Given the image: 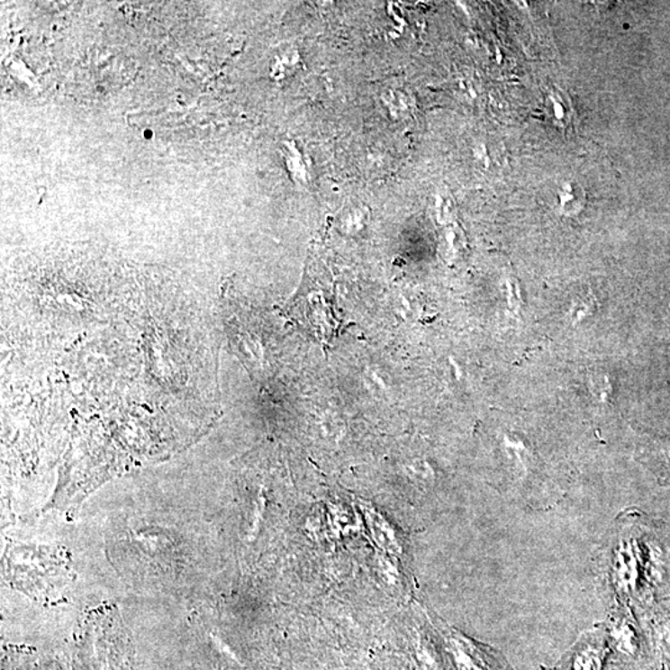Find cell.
Segmentation results:
<instances>
[{
    "mask_svg": "<svg viewBox=\"0 0 670 670\" xmlns=\"http://www.w3.org/2000/svg\"><path fill=\"white\" fill-rule=\"evenodd\" d=\"M550 100L551 104H553V112H554V117L555 121H557V123L566 124L567 121L570 120V113L569 111H567V104L566 101H565L564 94L560 91H551L550 92Z\"/></svg>",
    "mask_w": 670,
    "mask_h": 670,
    "instance_id": "1",
    "label": "cell"
},
{
    "mask_svg": "<svg viewBox=\"0 0 670 670\" xmlns=\"http://www.w3.org/2000/svg\"><path fill=\"white\" fill-rule=\"evenodd\" d=\"M597 665H599V660L596 656L593 653H586L577 660L576 668L577 670H596Z\"/></svg>",
    "mask_w": 670,
    "mask_h": 670,
    "instance_id": "2",
    "label": "cell"
}]
</instances>
